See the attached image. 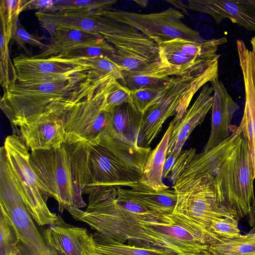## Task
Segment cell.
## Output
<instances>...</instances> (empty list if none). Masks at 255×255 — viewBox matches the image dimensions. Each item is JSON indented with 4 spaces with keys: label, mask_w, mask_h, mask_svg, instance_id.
<instances>
[{
    "label": "cell",
    "mask_w": 255,
    "mask_h": 255,
    "mask_svg": "<svg viewBox=\"0 0 255 255\" xmlns=\"http://www.w3.org/2000/svg\"><path fill=\"white\" fill-rule=\"evenodd\" d=\"M92 72L97 77L111 76L119 80L123 79L124 70L110 58L106 56L85 58Z\"/></svg>",
    "instance_id": "d6a6232c"
},
{
    "label": "cell",
    "mask_w": 255,
    "mask_h": 255,
    "mask_svg": "<svg viewBox=\"0 0 255 255\" xmlns=\"http://www.w3.org/2000/svg\"><path fill=\"white\" fill-rule=\"evenodd\" d=\"M123 75L122 85L134 90L165 85L170 77L175 76V73L159 59L134 70L124 71Z\"/></svg>",
    "instance_id": "603a6c76"
},
{
    "label": "cell",
    "mask_w": 255,
    "mask_h": 255,
    "mask_svg": "<svg viewBox=\"0 0 255 255\" xmlns=\"http://www.w3.org/2000/svg\"><path fill=\"white\" fill-rule=\"evenodd\" d=\"M115 48L104 37L75 46L60 55L54 56L61 58H93L106 56L111 59Z\"/></svg>",
    "instance_id": "f546056e"
},
{
    "label": "cell",
    "mask_w": 255,
    "mask_h": 255,
    "mask_svg": "<svg viewBox=\"0 0 255 255\" xmlns=\"http://www.w3.org/2000/svg\"><path fill=\"white\" fill-rule=\"evenodd\" d=\"M131 90L114 79L106 96L104 109L107 112L116 107L130 102Z\"/></svg>",
    "instance_id": "d590c367"
},
{
    "label": "cell",
    "mask_w": 255,
    "mask_h": 255,
    "mask_svg": "<svg viewBox=\"0 0 255 255\" xmlns=\"http://www.w3.org/2000/svg\"><path fill=\"white\" fill-rule=\"evenodd\" d=\"M114 78H98L89 92L67 108L61 115L65 131L64 142L99 143L108 131L109 113L104 109L106 96Z\"/></svg>",
    "instance_id": "8992f818"
},
{
    "label": "cell",
    "mask_w": 255,
    "mask_h": 255,
    "mask_svg": "<svg viewBox=\"0 0 255 255\" xmlns=\"http://www.w3.org/2000/svg\"><path fill=\"white\" fill-rule=\"evenodd\" d=\"M92 145L84 142L31 150L29 163L49 197L58 202L59 211L87 206L83 194L89 182L88 158Z\"/></svg>",
    "instance_id": "7a4b0ae2"
},
{
    "label": "cell",
    "mask_w": 255,
    "mask_h": 255,
    "mask_svg": "<svg viewBox=\"0 0 255 255\" xmlns=\"http://www.w3.org/2000/svg\"><path fill=\"white\" fill-rule=\"evenodd\" d=\"M53 4V0H25L24 10L37 9L38 11L52 12Z\"/></svg>",
    "instance_id": "74e56055"
},
{
    "label": "cell",
    "mask_w": 255,
    "mask_h": 255,
    "mask_svg": "<svg viewBox=\"0 0 255 255\" xmlns=\"http://www.w3.org/2000/svg\"><path fill=\"white\" fill-rule=\"evenodd\" d=\"M248 216V223L251 228L250 232H255V199L252 203Z\"/></svg>",
    "instance_id": "f35d334b"
},
{
    "label": "cell",
    "mask_w": 255,
    "mask_h": 255,
    "mask_svg": "<svg viewBox=\"0 0 255 255\" xmlns=\"http://www.w3.org/2000/svg\"><path fill=\"white\" fill-rule=\"evenodd\" d=\"M240 66L244 78L245 104L243 116L238 127L247 140L252 177L255 179V67L253 53L241 40L237 41Z\"/></svg>",
    "instance_id": "4fadbf2b"
},
{
    "label": "cell",
    "mask_w": 255,
    "mask_h": 255,
    "mask_svg": "<svg viewBox=\"0 0 255 255\" xmlns=\"http://www.w3.org/2000/svg\"><path fill=\"white\" fill-rule=\"evenodd\" d=\"M0 205L13 224L21 248L28 255H59L47 246L21 198L5 154L0 156Z\"/></svg>",
    "instance_id": "9c48e42d"
},
{
    "label": "cell",
    "mask_w": 255,
    "mask_h": 255,
    "mask_svg": "<svg viewBox=\"0 0 255 255\" xmlns=\"http://www.w3.org/2000/svg\"><path fill=\"white\" fill-rule=\"evenodd\" d=\"M3 146L18 189L32 219L40 226L54 223L58 216L47 206L49 196L30 166V153L22 139L13 133L5 138Z\"/></svg>",
    "instance_id": "ba28073f"
},
{
    "label": "cell",
    "mask_w": 255,
    "mask_h": 255,
    "mask_svg": "<svg viewBox=\"0 0 255 255\" xmlns=\"http://www.w3.org/2000/svg\"><path fill=\"white\" fill-rule=\"evenodd\" d=\"M127 191L139 203L150 211L163 214L173 213L177 195L169 189L158 191L140 181Z\"/></svg>",
    "instance_id": "d4e9b609"
},
{
    "label": "cell",
    "mask_w": 255,
    "mask_h": 255,
    "mask_svg": "<svg viewBox=\"0 0 255 255\" xmlns=\"http://www.w3.org/2000/svg\"><path fill=\"white\" fill-rule=\"evenodd\" d=\"M150 151L149 147L129 145L104 132L89 153L90 178L84 194L100 187L134 186L142 178Z\"/></svg>",
    "instance_id": "3957f363"
},
{
    "label": "cell",
    "mask_w": 255,
    "mask_h": 255,
    "mask_svg": "<svg viewBox=\"0 0 255 255\" xmlns=\"http://www.w3.org/2000/svg\"><path fill=\"white\" fill-rule=\"evenodd\" d=\"M19 127L20 137L31 151L48 149L65 141L63 125L56 113H44L26 121Z\"/></svg>",
    "instance_id": "2e32d148"
},
{
    "label": "cell",
    "mask_w": 255,
    "mask_h": 255,
    "mask_svg": "<svg viewBox=\"0 0 255 255\" xmlns=\"http://www.w3.org/2000/svg\"><path fill=\"white\" fill-rule=\"evenodd\" d=\"M103 37L115 48L111 59L124 71L159 59V45L135 28L122 23L117 32Z\"/></svg>",
    "instance_id": "7c38bea8"
},
{
    "label": "cell",
    "mask_w": 255,
    "mask_h": 255,
    "mask_svg": "<svg viewBox=\"0 0 255 255\" xmlns=\"http://www.w3.org/2000/svg\"><path fill=\"white\" fill-rule=\"evenodd\" d=\"M212 255H255V232L223 240L209 246Z\"/></svg>",
    "instance_id": "f1b7e54d"
},
{
    "label": "cell",
    "mask_w": 255,
    "mask_h": 255,
    "mask_svg": "<svg viewBox=\"0 0 255 255\" xmlns=\"http://www.w3.org/2000/svg\"><path fill=\"white\" fill-rule=\"evenodd\" d=\"M213 101V89L208 83L204 85L199 95L185 113L171 133L166 157L176 161L181 149L194 128L201 124L211 109Z\"/></svg>",
    "instance_id": "ac0fdd59"
},
{
    "label": "cell",
    "mask_w": 255,
    "mask_h": 255,
    "mask_svg": "<svg viewBox=\"0 0 255 255\" xmlns=\"http://www.w3.org/2000/svg\"><path fill=\"white\" fill-rule=\"evenodd\" d=\"M251 43L252 45V52L253 55L254 64L255 67V36L252 38L251 40Z\"/></svg>",
    "instance_id": "60d3db41"
},
{
    "label": "cell",
    "mask_w": 255,
    "mask_h": 255,
    "mask_svg": "<svg viewBox=\"0 0 255 255\" xmlns=\"http://www.w3.org/2000/svg\"><path fill=\"white\" fill-rule=\"evenodd\" d=\"M228 41L226 37L195 41L176 38L163 43L188 55L200 58L212 59L220 55L217 52Z\"/></svg>",
    "instance_id": "83f0119b"
},
{
    "label": "cell",
    "mask_w": 255,
    "mask_h": 255,
    "mask_svg": "<svg viewBox=\"0 0 255 255\" xmlns=\"http://www.w3.org/2000/svg\"><path fill=\"white\" fill-rule=\"evenodd\" d=\"M41 38L33 34L29 33L22 25L19 20L17 21L16 29L12 36L11 40H13L19 48L24 49L26 53L28 50L26 45L28 44L39 48L45 50L48 47V44H45L41 41Z\"/></svg>",
    "instance_id": "8d00e7d4"
},
{
    "label": "cell",
    "mask_w": 255,
    "mask_h": 255,
    "mask_svg": "<svg viewBox=\"0 0 255 255\" xmlns=\"http://www.w3.org/2000/svg\"><path fill=\"white\" fill-rule=\"evenodd\" d=\"M160 62L172 69L175 76H195L219 62L220 57L209 59L185 54L165 43L159 45Z\"/></svg>",
    "instance_id": "7402d4cb"
},
{
    "label": "cell",
    "mask_w": 255,
    "mask_h": 255,
    "mask_svg": "<svg viewBox=\"0 0 255 255\" xmlns=\"http://www.w3.org/2000/svg\"><path fill=\"white\" fill-rule=\"evenodd\" d=\"M108 113L109 133L127 144L137 146L143 113L130 102L117 106Z\"/></svg>",
    "instance_id": "ffe728a7"
},
{
    "label": "cell",
    "mask_w": 255,
    "mask_h": 255,
    "mask_svg": "<svg viewBox=\"0 0 255 255\" xmlns=\"http://www.w3.org/2000/svg\"><path fill=\"white\" fill-rule=\"evenodd\" d=\"M166 1L171 3L174 6L182 9L184 12L187 11L185 2L183 1L167 0Z\"/></svg>",
    "instance_id": "ab89813d"
},
{
    "label": "cell",
    "mask_w": 255,
    "mask_h": 255,
    "mask_svg": "<svg viewBox=\"0 0 255 255\" xmlns=\"http://www.w3.org/2000/svg\"><path fill=\"white\" fill-rule=\"evenodd\" d=\"M186 8L207 14L218 24L225 19L255 32V0H189Z\"/></svg>",
    "instance_id": "5bb4252c"
},
{
    "label": "cell",
    "mask_w": 255,
    "mask_h": 255,
    "mask_svg": "<svg viewBox=\"0 0 255 255\" xmlns=\"http://www.w3.org/2000/svg\"><path fill=\"white\" fill-rule=\"evenodd\" d=\"M35 16L40 25L49 32L55 28H72L102 36L112 33L117 25L115 20L96 11H37Z\"/></svg>",
    "instance_id": "9a60e30c"
},
{
    "label": "cell",
    "mask_w": 255,
    "mask_h": 255,
    "mask_svg": "<svg viewBox=\"0 0 255 255\" xmlns=\"http://www.w3.org/2000/svg\"><path fill=\"white\" fill-rule=\"evenodd\" d=\"M0 13V84L4 90L14 85L17 75L9 56L8 44L16 29L18 17H9L1 10Z\"/></svg>",
    "instance_id": "4316f807"
},
{
    "label": "cell",
    "mask_w": 255,
    "mask_h": 255,
    "mask_svg": "<svg viewBox=\"0 0 255 255\" xmlns=\"http://www.w3.org/2000/svg\"><path fill=\"white\" fill-rule=\"evenodd\" d=\"M213 89L210 134L202 152H206L224 141L230 135L231 121L240 109L218 77L210 82Z\"/></svg>",
    "instance_id": "e0dca14e"
},
{
    "label": "cell",
    "mask_w": 255,
    "mask_h": 255,
    "mask_svg": "<svg viewBox=\"0 0 255 255\" xmlns=\"http://www.w3.org/2000/svg\"><path fill=\"white\" fill-rule=\"evenodd\" d=\"M167 83L161 86L144 87L131 90L130 102L136 109L143 113L165 90Z\"/></svg>",
    "instance_id": "836d02e7"
},
{
    "label": "cell",
    "mask_w": 255,
    "mask_h": 255,
    "mask_svg": "<svg viewBox=\"0 0 255 255\" xmlns=\"http://www.w3.org/2000/svg\"><path fill=\"white\" fill-rule=\"evenodd\" d=\"M0 255H18L20 241L16 230L6 215L0 213Z\"/></svg>",
    "instance_id": "1f68e13d"
},
{
    "label": "cell",
    "mask_w": 255,
    "mask_h": 255,
    "mask_svg": "<svg viewBox=\"0 0 255 255\" xmlns=\"http://www.w3.org/2000/svg\"><path fill=\"white\" fill-rule=\"evenodd\" d=\"M134 1L142 7H146L148 4V1L147 0H134Z\"/></svg>",
    "instance_id": "b9f144b4"
},
{
    "label": "cell",
    "mask_w": 255,
    "mask_h": 255,
    "mask_svg": "<svg viewBox=\"0 0 255 255\" xmlns=\"http://www.w3.org/2000/svg\"><path fill=\"white\" fill-rule=\"evenodd\" d=\"M95 11L135 28L158 45L176 38L195 41L203 39L197 31L183 22L184 14L172 7L161 12L146 14L112 9Z\"/></svg>",
    "instance_id": "30bf717a"
},
{
    "label": "cell",
    "mask_w": 255,
    "mask_h": 255,
    "mask_svg": "<svg viewBox=\"0 0 255 255\" xmlns=\"http://www.w3.org/2000/svg\"><path fill=\"white\" fill-rule=\"evenodd\" d=\"M82 237L88 255H173L159 250L121 243L97 232L90 234L83 228Z\"/></svg>",
    "instance_id": "44dd1931"
},
{
    "label": "cell",
    "mask_w": 255,
    "mask_h": 255,
    "mask_svg": "<svg viewBox=\"0 0 255 255\" xmlns=\"http://www.w3.org/2000/svg\"><path fill=\"white\" fill-rule=\"evenodd\" d=\"M219 62L195 76H172L156 100L143 113L138 140L148 146L160 131L167 118L175 115L170 123L172 128L180 122L195 94L206 84L218 77Z\"/></svg>",
    "instance_id": "5b68a950"
},
{
    "label": "cell",
    "mask_w": 255,
    "mask_h": 255,
    "mask_svg": "<svg viewBox=\"0 0 255 255\" xmlns=\"http://www.w3.org/2000/svg\"><path fill=\"white\" fill-rule=\"evenodd\" d=\"M117 2V1L115 0H54L52 12H93L111 9V7Z\"/></svg>",
    "instance_id": "4dcf8cb0"
},
{
    "label": "cell",
    "mask_w": 255,
    "mask_h": 255,
    "mask_svg": "<svg viewBox=\"0 0 255 255\" xmlns=\"http://www.w3.org/2000/svg\"><path fill=\"white\" fill-rule=\"evenodd\" d=\"M42 236L47 246L59 255H88L82 228L67 224L61 216L43 231Z\"/></svg>",
    "instance_id": "d6986e66"
},
{
    "label": "cell",
    "mask_w": 255,
    "mask_h": 255,
    "mask_svg": "<svg viewBox=\"0 0 255 255\" xmlns=\"http://www.w3.org/2000/svg\"><path fill=\"white\" fill-rule=\"evenodd\" d=\"M238 221L232 217H223L214 220L208 230L221 240L237 238L241 236Z\"/></svg>",
    "instance_id": "e575fe53"
},
{
    "label": "cell",
    "mask_w": 255,
    "mask_h": 255,
    "mask_svg": "<svg viewBox=\"0 0 255 255\" xmlns=\"http://www.w3.org/2000/svg\"><path fill=\"white\" fill-rule=\"evenodd\" d=\"M116 196V193L109 192L95 197L85 211L76 209L73 218L121 243L173 255H212L209 245L185 229L174 213L131 214L118 206Z\"/></svg>",
    "instance_id": "6da1fadb"
},
{
    "label": "cell",
    "mask_w": 255,
    "mask_h": 255,
    "mask_svg": "<svg viewBox=\"0 0 255 255\" xmlns=\"http://www.w3.org/2000/svg\"><path fill=\"white\" fill-rule=\"evenodd\" d=\"M17 81L36 83L67 79L75 74L91 71L85 58H38L21 54L13 59Z\"/></svg>",
    "instance_id": "8fae6325"
},
{
    "label": "cell",
    "mask_w": 255,
    "mask_h": 255,
    "mask_svg": "<svg viewBox=\"0 0 255 255\" xmlns=\"http://www.w3.org/2000/svg\"><path fill=\"white\" fill-rule=\"evenodd\" d=\"M49 33L51 38L47 48L33 56L34 57L47 58L57 56L75 46L103 37L93 33L72 28H55Z\"/></svg>",
    "instance_id": "cb8c5ba5"
},
{
    "label": "cell",
    "mask_w": 255,
    "mask_h": 255,
    "mask_svg": "<svg viewBox=\"0 0 255 255\" xmlns=\"http://www.w3.org/2000/svg\"><path fill=\"white\" fill-rule=\"evenodd\" d=\"M247 140L242 133L215 175L220 202L238 221L248 216L255 198Z\"/></svg>",
    "instance_id": "52a82bcc"
},
{
    "label": "cell",
    "mask_w": 255,
    "mask_h": 255,
    "mask_svg": "<svg viewBox=\"0 0 255 255\" xmlns=\"http://www.w3.org/2000/svg\"><path fill=\"white\" fill-rule=\"evenodd\" d=\"M172 131V125L170 123L160 142L150 152L144 165L140 181L156 190L169 189L162 181V174Z\"/></svg>",
    "instance_id": "484cf974"
},
{
    "label": "cell",
    "mask_w": 255,
    "mask_h": 255,
    "mask_svg": "<svg viewBox=\"0 0 255 255\" xmlns=\"http://www.w3.org/2000/svg\"><path fill=\"white\" fill-rule=\"evenodd\" d=\"M95 76L91 70L67 79L36 83L16 82L3 90L0 105L13 127L44 113L53 112Z\"/></svg>",
    "instance_id": "277c9868"
}]
</instances>
